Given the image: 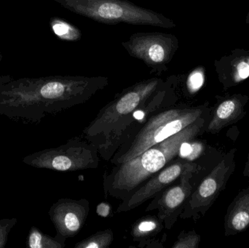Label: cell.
Segmentation results:
<instances>
[{
    "label": "cell",
    "mask_w": 249,
    "mask_h": 248,
    "mask_svg": "<svg viewBox=\"0 0 249 248\" xmlns=\"http://www.w3.org/2000/svg\"><path fill=\"white\" fill-rule=\"evenodd\" d=\"M121 44L130 56L143 61L157 74L168 71L179 46L175 35L162 32H138Z\"/></svg>",
    "instance_id": "ba28073f"
},
{
    "label": "cell",
    "mask_w": 249,
    "mask_h": 248,
    "mask_svg": "<svg viewBox=\"0 0 249 248\" xmlns=\"http://www.w3.org/2000/svg\"><path fill=\"white\" fill-rule=\"evenodd\" d=\"M246 23L249 25V11L248 14H247V17H246Z\"/></svg>",
    "instance_id": "cb8c5ba5"
},
{
    "label": "cell",
    "mask_w": 249,
    "mask_h": 248,
    "mask_svg": "<svg viewBox=\"0 0 249 248\" xmlns=\"http://www.w3.org/2000/svg\"><path fill=\"white\" fill-rule=\"evenodd\" d=\"M236 151L235 148L228 151L202 181L197 189L193 190L180 218L196 220L204 215L210 209L218 197L225 190L228 181L235 172Z\"/></svg>",
    "instance_id": "52a82bcc"
},
{
    "label": "cell",
    "mask_w": 249,
    "mask_h": 248,
    "mask_svg": "<svg viewBox=\"0 0 249 248\" xmlns=\"http://www.w3.org/2000/svg\"><path fill=\"white\" fill-rule=\"evenodd\" d=\"M193 174V173H184L180 177L177 184L171 185L155 197L154 200L146 209V211L158 210L157 216L167 230L172 228L193 193V186L190 181Z\"/></svg>",
    "instance_id": "30bf717a"
},
{
    "label": "cell",
    "mask_w": 249,
    "mask_h": 248,
    "mask_svg": "<svg viewBox=\"0 0 249 248\" xmlns=\"http://www.w3.org/2000/svg\"><path fill=\"white\" fill-rule=\"evenodd\" d=\"M90 212V202L86 199H61L49 211L50 217L62 238L72 237L84 227Z\"/></svg>",
    "instance_id": "8fae6325"
},
{
    "label": "cell",
    "mask_w": 249,
    "mask_h": 248,
    "mask_svg": "<svg viewBox=\"0 0 249 248\" xmlns=\"http://www.w3.org/2000/svg\"><path fill=\"white\" fill-rule=\"evenodd\" d=\"M209 103L196 107L178 106L152 115L134 138L118 151L112 163L122 164L142 154L155 144L178 133L196 122L209 109Z\"/></svg>",
    "instance_id": "3957f363"
},
{
    "label": "cell",
    "mask_w": 249,
    "mask_h": 248,
    "mask_svg": "<svg viewBox=\"0 0 249 248\" xmlns=\"http://www.w3.org/2000/svg\"><path fill=\"white\" fill-rule=\"evenodd\" d=\"M199 167L196 163L181 160L175 162L155 173L118 206L117 213L127 212L140 206L148 199L155 198L164 189L172 185L186 173H196Z\"/></svg>",
    "instance_id": "9c48e42d"
},
{
    "label": "cell",
    "mask_w": 249,
    "mask_h": 248,
    "mask_svg": "<svg viewBox=\"0 0 249 248\" xmlns=\"http://www.w3.org/2000/svg\"><path fill=\"white\" fill-rule=\"evenodd\" d=\"M210 109L209 107L196 122L178 133L152 146L132 160L115 165L110 173L105 176L106 195L124 200L149 178L167 166L178 155L184 143L206 132Z\"/></svg>",
    "instance_id": "7a4b0ae2"
},
{
    "label": "cell",
    "mask_w": 249,
    "mask_h": 248,
    "mask_svg": "<svg viewBox=\"0 0 249 248\" xmlns=\"http://www.w3.org/2000/svg\"><path fill=\"white\" fill-rule=\"evenodd\" d=\"M165 81L159 77H152L139 82L123 90L113 100L101 109L94 120L83 131L89 141L99 137L109 136L118 132L132 118L140 119L136 112L149 103Z\"/></svg>",
    "instance_id": "277c9868"
},
{
    "label": "cell",
    "mask_w": 249,
    "mask_h": 248,
    "mask_svg": "<svg viewBox=\"0 0 249 248\" xmlns=\"http://www.w3.org/2000/svg\"><path fill=\"white\" fill-rule=\"evenodd\" d=\"M163 228V224L158 216L148 215L138 220L132 226L130 234L135 241H143L157 235Z\"/></svg>",
    "instance_id": "9a60e30c"
},
{
    "label": "cell",
    "mask_w": 249,
    "mask_h": 248,
    "mask_svg": "<svg viewBox=\"0 0 249 248\" xmlns=\"http://www.w3.org/2000/svg\"><path fill=\"white\" fill-rule=\"evenodd\" d=\"M205 82V69L203 66H198L193 70L187 80V89L189 93L194 94L197 93Z\"/></svg>",
    "instance_id": "d6986e66"
},
{
    "label": "cell",
    "mask_w": 249,
    "mask_h": 248,
    "mask_svg": "<svg viewBox=\"0 0 249 248\" xmlns=\"http://www.w3.org/2000/svg\"><path fill=\"white\" fill-rule=\"evenodd\" d=\"M243 175H244V177H249V153L248 157H247V163H246L245 166H244Z\"/></svg>",
    "instance_id": "603a6c76"
},
{
    "label": "cell",
    "mask_w": 249,
    "mask_h": 248,
    "mask_svg": "<svg viewBox=\"0 0 249 248\" xmlns=\"http://www.w3.org/2000/svg\"><path fill=\"white\" fill-rule=\"evenodd\" d=\"M1 60H2V55L0 53V63H1Z\"/></svg>",
    "instance_id": "d4e9b609"
},
{
    "label": "cell",
    "mask_w": 249,
    "mask_h": 248,
    "mask_svg": "<svg viewBox=\"0 0 249 248\" xmlns=\"http://www.w3.org/2000/svg\"><path fill=\"white\" fill-rule=\"evenodd\" d=\"M74 14L108 25L126 23L163 29L176 27L169 17L128 0H53Z\"/></svg>",
    "instance_id": "5b68a950"
},
{
    "label": "cell",
    "mask_w": 249,
    "mask_h": 248,
    "mask_svg": "<svg viewBox=\"0 0 249 248\" xmlns=\"http://www.w3.org/2000/svg\"><path fill=\"white\" fill-rule=\"evenodd\" d=\"M50 26L54 34L62 40L74 42L81 38L80 29L59 17H52Z\"/></svg>",
    "instance_id": "2e32d148"
},
{
    "label": "cell",
    "mask_w": 249,
    "mask_h": 248,
    "mask_svg": "<svg viewBox=\"0 0 249 248\" xmlns=\"http://www.w3.org/2000/svg\"><path fill=\"white\" fill-rule=\"evenodd\" d=\"M214 67L224 91L238 86L249 78V50L236 48L216 60Z\"/></svg>",
    "instance_id": "4fadbf2b"
},
{
    "label": "cell",
    "mask_w": 249,
    "mask_h": 248,
    "mask_svg": "<svg viewBox=\"0 0 249 248\" xmlns=\"http://www.w3.org/2000/svg\"><path fill=\"white\" fill-rule=\"evenodd\" d=\"M114 240V233L111 230L99 231L93 235L79 242L75 248H107Z\"/></svg>",
    "instance_id": "ac0fdd59"
},
{
    "label": "cell",
    "mask_w": 249,
    "mask_h": 248,
    "mask_svg": "<svg viewBox=\"0 0 249 248\" xmlns=\"http://www.w3.org/2000/svg\"><path fill=\"white\" fill-rule=\"evenodd\" d=\"M96 214L99 216L107 218L111 215V206L107 202H101L96 208Z\"/></svg>",
    "instance_id": "7402d4cb"
},
{
    "label": "cell",
    "mask_w": 249,
    "mask_h": 248,
    "mask_svg": "<svg viewBox=\"0 0 249 248\" xmlns=\"http://www.w3.org/2000/svg\"><path fill=\"white\" fill-rule=\"evenodd\" d=\"M99 161L96 145L79 140H71L57 148L38 151L23 160L32 167L62 172L96 168Z\"/></svg>",
    "instance_id": "8992f818"
},
{
    "label": "cell",
    "mask_w": 249,
    "mask_h": 248,
    "mask_svg": "<svg viewBox=\"0 0 249 248\" xmlns=\"http://www.w3.org/2000/svg\"><path fill=\"white\" fill-rule=\"evenodd\" d=\"M16 222V219H5L0 221V248H4L5 246L9 231Z\"/></svg>",
    "instance_id": "44dd1931"
},
{
    "label": "cell",
    "mask_w": 249,
    "mask_h": 248,
    "mask_svg": "<svg viewBox=\"0 0 249 248\" xmlns=\"http://www.w3.org/2000/svg\"><path fill=\"white\" fill-rule=\"evenodd\" d=\"M109 84L106 77L48 76L0 84V113L29 120L86 103Z\"/></svg>",
    "instance_id": "6da1fadb"
},
{
    "label": "cell",
    "mask_w": 249,
    "mask_h": 248,
    "mask_svg": "<svg viewBox=\"0 0 249 248\" xmlns=\"http://www.w3.org/2000/svg\"><path fill=\"white\" fill-rule=\"evenodd\" d=\"M249 227V186L240 191L227 210L225 216V237L235 236Z\"/></svg>",
    "instance_id": "5bb4252c"
},
{
    "label": "cell",
    "mask_w": 249,
    "mask_h": 248,
    "mask_svg": "<svg viewBox=\"0 0 249 248\" xmlns=\"http://www.w3.org/2000/svg\"><path fill=\"white\" fill-rule=\"evenodd\" d=\"M216 102L211 108L206 132L217 134L224 128L234 125L247 115L246 106L249 96L241 93L216 96Z\"/></svg>",
    "instance_id": "7c38bea8"
},
{
    "label": "cell",
    "mask_w": 249,
    "mask_h": 248,
    "mask_svg": "<svg viewBox=\"0 0 249 248\" xmlns=\"http://www.w3.org/2000/svg\"><path fill=\"white\" fill-rule=\"evenodd\" d=\"M64 241L53 238L32 227L28 237L27 247L30 248H63Z\"/></svg>",
    "instance_id": "e0dca14e"
},
{
    "label": "cell",
    "mask_w": 249,
    "mask_h": 248,
    "mask_svg": "<svg viewBox=\"0 0 249 248\" xmlns=\"http://www.w3.org/2000/svg\"><path fill=\"white\" fill-rule=\"evenodd\" d=\"M200 240L201 237L195 231H190L188 232L182 231L171 248H197L200 245Z\"/></svg>",
    "instance_id": "ffe728a7"
}]
</instances>
